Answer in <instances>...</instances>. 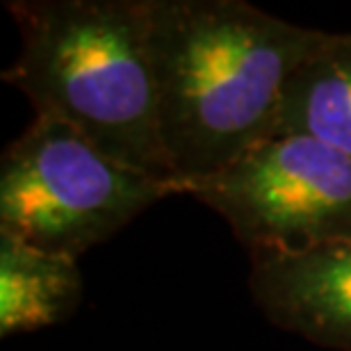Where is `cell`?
Returning <instances> with one entry per match:
<instances>
[{
    "instance_id": "obj_1",
    "label": "cell",
    "mask_w": 351,
    "mask_h": 351,
    "mask_svg": "<svg viewBox=\"0 0 351 351\" xmlns=\"http://www.w3.org/2000/svg\"><path fill=\"white\" fill-rule=\"evenodd\" d=\"M146 10L178 194L274 135L287 82L322 30L242 0H146Z\"/></svg>"
},
{
    "instance_id": "obj_2",
    "label": "cell",
    "mask_w": 351,
    "mask_h": 351,
    "mask_svg": "<svg viewBox=\"0 0 351 351\" xmlns=\"http://www.w3.org/2000/svg\"><path fill=\"white\" fill-rule=\"evenodd\" d=\"M21 53L3 80L34 114L173 187L160 130V89L146 0H14Z\"/></svg>"
},
{
    "instance_id": "obj_3",
    "label": "cell",
    "mask_w": 351,
    "mask_h": 351,
    "mask_svg": "<svg viewBox=\"0 0 351 351\" xmlns=\"http://www.w3.org/2000/svg\"><path fill=\"white\" fill-rule=\"evenodd\" d=\"M171 185L105 156L66 123L34 114L0 162V233L80 258L158 203Z\"/></svg>"
},
{
    "instance_id": "obj_4",
    "label": "cell",
    "mask_w": 351,
    "mask_h": 351,
    "mask_svg": "<svg viewBox=\"0 0 351 351\" xmlns=\"http://www.w3.org/2000/svg\"><path fill=\"white\" fill-rule=\"evenodd\" d=\"M221 215L249 254L351 240V156L308 135H271L180 185Z\"/></svg>"
},
{
    "instance_id": "obj_5",
    "label": "cell",
    "mask_w": 351,
    "mask_h": 351,
    "mask_svg": "<svg viewBox=\"0 0 351 351\" xmlns=\"http://www.w3.org/2000/svg\"><path fill=\"white\" fill-rule=\"evenodd\" d=\"M251 294L276 326L351 351V240L249 254Z\"/></svg>"
},
{
    "instance_id": "obj_6",
    "label": "cell",
    "mask_w": 351,
    "mask_h": 351,
    "mask_svg": "<svg viewBox=\"0 0 351 351\" xmlns=\"http://www.w3.org/2000/svg\"><path fill=\"white\" fill-rule=\"evenodd\" d=\"M82 299L78 258L0 233V335L37 331L71 317Z\"/></svg>"
},
{
    "instance_id": "obj_7",
    "label": "cell",
    "mask_w": 351,
    "mask_h": 351,
    "mask_svg": "<svg viewBox=\"0 0 351 351\" xmlns=\"http://www.w3.org/2000/svg\"><path fill=\"white\" fill-rule=\"evenodd\" d=\"M274 135H308L351 156V32H322L287 82Z\"/></svg>"
}]
</instances>
